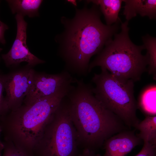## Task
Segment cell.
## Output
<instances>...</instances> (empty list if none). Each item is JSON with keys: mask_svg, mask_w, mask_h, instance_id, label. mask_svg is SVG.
<instances>
[{"mask_svg": "<svg viewBox=\"0 0 156 156\" xmlns=\"http://www.w3.org/2000/svg\"><path fill=\"white\" fill-rule=\"evenodd\" d=\"M72 87L61 90L30 105L21 107L13 112L16 114L13 126L14 131L28 147L32 148L39 142L46 127Z\"/></svg>", "mask_w": 156, "mask_h": 156, "instance_id": "cell-5", "label": "cell"}, {"mask_svg": "<svg viewBox=\"0 0 156 156\" xmlns=\"http://www.w3.org/2000/svg\"><path fill=\"white\" fill-rule=\"evenodd\" d=\"M8 29V25L0 20V43L3 44H4L6 43L4 37V33L5 31Z\"/></svg>", "mask_w": 156, "mask_h": 156, "instance_id": "cell-20", "label": "cell"}, {"mask_svg": "<svg viewBox=\"0 0 156 156\" xmlns=\"http://www.w3.org/2000/svg\"><path fill=\"white\" fill-rule=\"evenodd\" d=\"M100 10L93 4L90 8L76 9L73 19L61 18L65 30L56 40L60 43V55L65 62L64 70L71 74L87 75L91 57L98 54L118 30V23L108 25L102 23Z\"/></svg>", "mask_w": 156, "mask_h": 156, "instance_id": "cell-1", "label": "cell"}, {"mask_svg": "<svg viewBox=\"0 0 156 156\" xmlns=\"http://www.w3.org/2000/svg\"><path fill=\"white\" fill-rule=\"evenodd\" d=\"M76 79L64 70L54 74L35 71L32 86L23 100L25 105H30L39 100L72 86L73 83H75Z\"/></svg>", "mask_w": 156, "mask_h": 156, "instance_id": "cell-7", "label": "cell"}, {"mask_svg": "<svg viewBox=\"0 0 156 156\" xmlns=\"http://www.w3.org/2000/svg\"><path fill=\"white\" fill-rule=\"evenodd\" d=\"M91 81L95 85L93 92L106 109L120 118L129 129H135L140 121L137 116L138 108L134 95V82L131 79L119 78L106 69L101 68Z\"/></svg>", "mask_w": 156, "mask_h": 156, "instance_id": "cell-4", "label": "cell"}, {"mask_svg": "<svg viewBox=\"0 0 156 156\" xmlns=\"http://www.w3.org/2000/svg\"><path fill=\"white\" fill-rule=\"evenodd\" d=\"M68 2H70L73 5L75 6L77 5V3L75 0H68Z\"/></svg>", "mask_w": 156, "mask_h": 156, "instance_id": "cell-23", "label": "cell"}, {"mask_svg": "<svg viewBox=\"0 0 156 156\" xmlns=\"http://www.w3.org/2000/svg\"><path fill=\"white\" fill-rule=\"evenodd\" d=\"M135 130L123 131L106 140L103 145L105 153L102 156H127L142 143V140L135 133Z\"/></svg>", "mask_w": 156, "mask_h": 156, "instance_id": "cell-10", "label": "cell"}, {"mask_svg": "<svg viewBox=\"0 0 156 156\" xmlns=\"http://www.w3.org/2000/svg\"><path fill=\"white\" fill-rule=\"evenodd\" d=\"M68 93L70 118L79 144L83 149L96 152L105 141L123 131L129 129L117 116L105 108L95 96L90 83L76 79Z\"/></svg>", "mask_w": 156, "mask_h": 156, "instance_id": "cell-2", "label": "cell"}, {"mask_svg": "<svg viewBox=\"0 0 156 156\" xmlns=\"http://www.w3.org/2000/svg\"><path fill=\"white\" fill-rule=\"evenodd\" d=\"M98 5L103 14L107 25L118 23L120 20L118 16L122 0H94L86 1Z\"/></svg>", "mask_w": 156, "mask_h": 156, "instance_id": "cell-12", "label": "cell"}, {"mask_svg": "<svg viewBox=\"0 0 156 156\" xmlns=\"http://www.w3.org/2000/svg\"><path fill=\"white\" fill-rule=\"evenodd\" d=\"M67 97L62 99L44 129L39 142V156H78L79 153Z\"/></svg>", "mask_w": 156, "mask_h": 156, "instance_id": "cell-6", "label": "cell"}, {"mask_svg": "<svg viewBox=\"0 0 156 156\" xmlns=\"http://www.w3.org/2000/svg\"><path fill=\"white\" fill-rule=\"evenodd\" d=\"M125 3L123 14L128 22L138 14L147 16L151 20L156 18V0H122Z\"/></svg>", "mask_w": 156, "mask_h": 156, "instance_id": "cell-11", "label": "cell"}, {"mask_svg": "<svg viewBox=\"0 0 156 156\" xmlns=\"http://www.w3.org/2000/svg\"><path fill=\"white\" fill-rule=\"evenodd\" d=\"M4 75L0 72V115L8 110L5 105V98L3 95V92L5 90Z\"/></svg>", "mask_w": 156, "mask_h": 156, "instance_id": "cell-18", "label": "cell"}, {"mask_svg": "<svg viewBox=\"0 0 156 156\" xmlns=\"http://www.w3.org/2000/svg\"><path fill=\"white\" fill-rule=\"evenodd\" d=\"M143 44L147 50L146 55L148 58V73L156 78V38L148 34L142 37Z\"/></svg>", "mask_w": 156, "mask_h": 156, "instance_id": "cell-16", "label": "cell"}, {"mask_svg": "<svg viewBox=\"0 0 156 156\" xmlns=\"http://www.w3.org/2000/svg\"><path fill=\"white\" fill-rule=\"evenodd\" d=\"M78 156H101L99 154L96 153V152L88 149H83L81 152L79 153Z\"/></svg>", "mask_w": 156, "mask_h": 156, "instance_id": "cell-21", "label": "cell"}, {"mask_svg": "<svg viewBox=\"0 0 156 156\" xmlns=\"http://www.w3.org/2000/svg\"><path fill=\"white\" fill-rule=\"evenodd\" d=\"M135 129L140 131L137 136L142 141L156 145V116H146L144 119L138 124Z\"/></svg>", "mask_w": 156, "mask_h": 156, "instance_id": "cell-15", "label": "cell"}, {"mask_svg": "<svg viewBox=\"0 0 156 156\" xmlns=\"http://www.w3.org/2000/svg\"><path fill=\"white\" fill-rule=\"evenodd\" d=\"M13 14H20L30 18L38 16L39 9L43 1L41 0H8Z\"/></svg>", "mask_w": 156, "mask_h": 156, "instance_id": "cell-13", "label": "cell"}, {"mask_svg": "<svg viewBox=\"0 0 156 156\" xmlns=\"http://www.w3.org/2000/svg\"><path fill=\"white\" fill-rule=\"evenodd\" d=\"M17 23V33L15 39L10 51L2 55V58L8 67L15 66L23 62H27L32 67L43 64L45 61L41 60L29 51L26 44L27 23L24 16L16 14L15 17Z\"/></svg>", "mask_w": 156, "mask_h": 156, "instance_id": "cell-9", "label": "cell"}, {"mask_svg": "<svg viewBox=\"0 0 156 156\" xmlns=\"http://www.w3.org/2000/svg\"><path fill=\"white\" fill-rule=\"evenodd\" d=\"M3 49L0 48V52Z\"/></svg>", "mask_w": 156, "mask_h": 156, "instance_id": "cell-24", "label": "cell"}, {"mask_svg": "<svg viewBox=\"0 0 156 156\" xmlns=\"http://www.w3.org/2000/svg\"><path fill=\"white\" fill-rule=\"evenodd\" d=\"M144 145L141 151L135 156H156V145L143 140Z\"/></svg>", "mask_w": 156, "mask_h": 156, "instance_id": "cell-17", "label": "cell"}, {"mask_svg": "<svg viewBox=\"0 0 156 156\" xmlns=\"http://www.w3.org/2000/svg\"><path fill=\"white\" fill-rule=\"evenodd\" d=\"M2 156H29L21 148L14 146L5 148Z\"/></svg>", "mask_w": 156, "mask_h": 156, "instance_id": "cell-19", "label": "cell"}, {"mask_svg": "<svg viewBox=\"0 0 156 156\" xmlns=\"http://www.w3.org/2000/svg\"><path fill=\"white\" fill-rule=\"evenodd\" d=\"M128 22L121 23V31L108 40L105 47L89 64L88 72L96 66L107 69L116 77L135 82L140 80L142 74L147 70L148 58L142 51L144 44L137 45L131 40L129 35Z\"/></svg>", "mask_w": 156, "mask_h": 156, "instance_id": "cell-3", "label": "cell"}, {"mask_svg": "<svg viewBox=\"0 0 156 156\" xmlns=\"http://www.w3.org/2000/svg\"><path fill=\"white\" fill-rule=\"evenodd\" d=\"M1 131V127L0 126V135ZM4 148V145L1 143L0 140V156H1L2 152V150Z\"/></svg>", "mask_w": 156, "mask_h": 156, "instance_id": "cell-22", "label": "cell"}, {"mask_svg": "<svg viewBox=\"0 0 156 156\" xmlns=\"http://www.w3.org/2000/svg\"><path fill=\"white\" fill-rule=\"evenodd\" d=\"M28 65L4 75L5 102L7 110L13 112L21 106L32 86L35 71Z\"/></svg>", "mask_w": 156, "mask_h": 156, "instance_id": "cell-8", "label": "cell"}, {"mask_svg": "<svg viewBox=\"0 0 156 156\" xmlns=\"http://www.w3.org/2000/svg\"><path fill=\"white\" fill-rule=\"evenodd\" d=\"M156 85L146 87L142 92L138 103V108L146 116H156Z\"/></svg>", "mask_w": 156, "mask_h": 156, "instance_id": "cell-14", "label": "cell"}]
</instances>
